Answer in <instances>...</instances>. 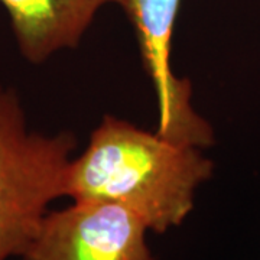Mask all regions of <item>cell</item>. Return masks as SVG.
I'll return each mask as SVG.
<instances>
[{"mask_svg":"<svg viewBox=\"0 0 260 260\" xmlns=\"http://www.w3.org/2000/svg\"><path fill=\"white\" fill-rule=\"evenodd\" d=\"M213 169L201 148L104 116L83 153L71 160L67 195L124 205L149 230L165 233L192 211L195 191Z\"/></svg>","mask_w":260,"mask_h":260,"instance_id":"cell-1","label":"cell"},{"mask_svg":"<svg viewBox=\"0 0 260 260\" xmlns=\"http://www.w3.org/2000/svg\"><path fill=\"white\" fill-rule=\"evenodd\" d=\"M75 146L70 132L29 129L19 95L0 85V260L22 257L48 205L67 195Z\"/></svg>","mask_w":260,"mask_h":260,"instance_id":"cell-2","label":"cell"},{"mask_svg":"<svg viewBox=\"0 0 260 260\" xmlns=\"http://www.w3.org/2000/svg\"><path fill=\"white\" fill-rule=\"evenodd\" d=\"M148 225L124 205L80 200L47 213L23 260H152Z\"/></svg>","mask_w":260,"mask_h":260,"instance_id":"cell-3","label":"cell"},{"mask_svg":"<svg viewBox=\"0 0 260 260\" xmlns=\"http://www.w3.org/2000/svg\"><path fill=\"white\" fill-rule=\"evenodd\" d=\"M133 25L145 71L158 103L156 132L167 139L204 149L214 142L210 123L195 112L191 83L172 68V41L181 0H110Z\"/></svg>","mask_w":260,"mask_h":260,"instance_id":"cell-4","label":"cell"},{"mask_svg":"<svg viewBox=\"0 0 260 260\" xmlns=\"http://www.w3.org/2000/svg\"><path fill=\"white\" fill-rule=\"evenodd\" d=\"M110 0H0L10 19L20 55L30 64L75 48Z\"/></svg>","mask_w":260,"mask_h":260,"instance_id":"cell-5","label":"cell"}]
</instances>
